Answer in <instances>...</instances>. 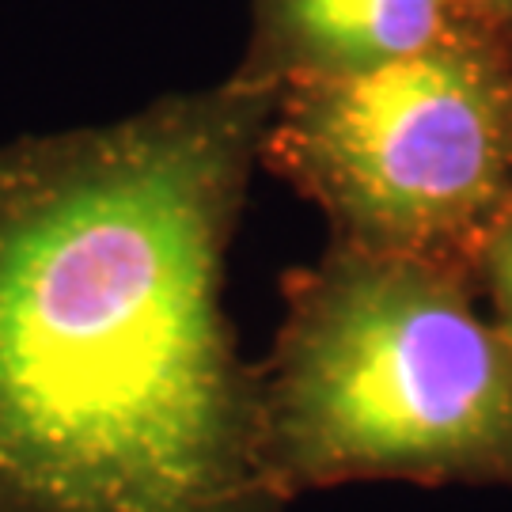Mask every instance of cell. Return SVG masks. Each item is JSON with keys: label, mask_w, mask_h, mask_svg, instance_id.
Returning <instances> with one entry per match:
<instances>
[{"label": "cell", "mask_w": 512, "mask_h": 512, "mask_svg": "<svg viewBox=\"0 0 512 512\" xmlns=\"http://www.w3.org/2000/svg\"><path fill=\"white\" fill-rule=\"evenodd\" d=\"M277 88L0 145V512H289L224 308Z\"/></svg>", "instance_id": "1"}, {"label": "cell", "mask_w": 512, "mask_h": 512, "mask_svg": "<svg viewBox=\"0 0 512 512\" xmlns=\"http://www.w3.org/2000/svg\"><path fill=\"white\" fill-rule=\"evenodd\" d=\"M475 270L330 243L285 277L258 368L262 463L281 501L353 486H512V342Z\"/></svg>", "instance_id": "2"}, {"label": "cell", "mask_w": 512, "mask_h": 512, "mask_svg": "<svg viewBox=\"0 0 512 512\" xmlns=\"http://www.w3.org/2000/svg\"><path fill=\"white\" fill-rule=\"evenodd\" d=\"M258 164L334 247L475 270L512 205V42L456 35L380 69L289 84Z\"/></svg>", "instance_id": "3"}, {"label": "cell", "mask_w": 512, "mask_h": 512, "mask_svg": "<svg viewBox=\"0 0 512 512\" xmlns=\"http://www.w3.org/2000/svg\"><path fill=\"white\" fill-rule=\"evenodd\" d=\"M456 35L478 31L452 0H251V38L232 76L281 92L368 73Z\"/></svg>", "instance_id": "4"}, {"label": "cell", "mask_w": 512, "mask_h": 512, "mask_svg": "<svg viewBox=\"0 0 512 512\" xmlns=\"http://www.w3.org/2000/svg\"><path fill=\"white\" fill-rule=\"evenodd\" d=\"M475 277L486 285V293L494 300L497 327L505 330L512 342V205L490 228V236L482 239L475 258Z\"/></svg>", "instance_id": "5"}, {"label": "cell", "mask_w": 512, "mask_h": 512, "mask_svg": "<svg viewBox=\"0 0 512 512\" xmlns=\"http://www.w3.org/2000/svg\"><path fill=\"white\" fill-rule=\"evenodd\" d=\"M452 8L478 35L512 42V0H452Z\"/></svg>", "instance_id": "6"}]
</instances>
